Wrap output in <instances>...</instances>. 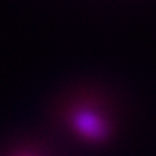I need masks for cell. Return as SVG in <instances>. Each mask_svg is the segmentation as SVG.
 <instances>
[{
  "mask_svg": "<svg viewBox=\"0 0 156 156\" xmlns=\"http://www.w3.org/2000/svg\"><path fill=\"white\" fill-rule=\"evenodd\" d=\"M62 121L78 135L90 140H101L109 133V124L100 108L83 92L64 95L58 104Z\"/></svg>",
  "mask_w": 156,
  "mask_h": 156,
  "instance_id": "cell-1",
  "label": "cell"
},
{
  "mask_svg": "<svg viewBox=\"0 0 156 156\" xmlns=\"http://www.w3.org/2000/svg\"><path fill=\"white\" fill-rule=\"evenodd\" d=\"M0 156H46L39 146L29 140L13 142L0 148Z\"/></svg>",
  "mask_w": 156,
  "mask_h": 156,
  "instance_id": "cell-2",
  "label": "cell"
}]
</instances>
